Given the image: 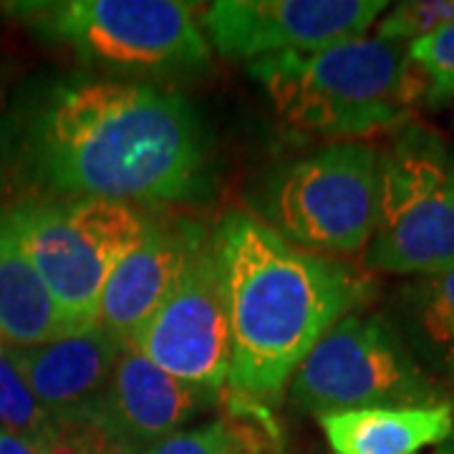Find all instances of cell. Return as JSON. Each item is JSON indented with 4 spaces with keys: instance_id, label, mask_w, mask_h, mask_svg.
I'll list each match as a JSON object with an SVG mask.
<instances>
[{
    "instance_id": "2",
    "label": "cell",
    "mask_w": 454,
    "mask_h": 454,
    "mask_svg": "<svg viewBox=\"0 0 454 454\" xmlns=\"http://www.w3.org/2000/svg\"><path fill=\"white\" fill-rule=\"evenodd\" d=\"M215 243L232 340L227 389L270 409L313 346L372 301V278L295 247L247 212H230Z\"/></svg>"
},
{
    "instance_id": "3",
    "label": "cell",
    "mask_w": 454,
    "mask_h": 454,
    "mask_svg": "<svg viewBox=\"0 0 454 454\" xmlns=\"http://www.w3.org/2000/svg\"><path fill=\"white\" fill-rule=\"evenodd\" d=\"M247 71L288 129L331 145L404 129L424 101L422 74L404 43L376 35L260 59Z\"/></svg>"
},
{
    "instance_id": "20",
    "label": "cell",
    "mask_w": 454,
    "mask_h": 454,
    "mask_svg": "<svg viewBox=\"0 0 454 454\" xmlns=\"http://www.w3.org/2000/svg\"><path fill=\"white\" fill-rule=\"evenodd\" d=\"M454 20V0H406L389 5L376 23V38L391 43H411Z\"/></svg>"
},
{
    "instance_id": "22",
    "label": "cell",
    "mask_w": 454,
    "mask_h": 454,
    "mask_svg": "<svg viewBox=\"0 0 454 454\" xmlns=\"http://www.w3.org/2000/svg\"><path fill=\"white\" fill-rule=\"evenodd\" d=\"M434 454H454V432L450 434V439H447V442H442V444H439L437 452Z\"/></svg>"
},
{
    "instance_id": "9",
    "label": "cell",
    "mask_w": 454,
    "mask_h": 454,
    "mask_svg": "<svg viewBox=\"0 0 454 454\" xmlns=\"http://www.w3.org/2000/svg\"><path fill=\"white\" fill-rule=\"evenodd\" d=\"M162 372L223 391L230 376V313L215 232L202 235L175 291L131 346Z\"/></svg>"
},
{
    "instance_id": "8",
    "label": "cell",
    "mask_w": 454,
    "mask_h": 454,
    "mask_svg": "<svg viewBox=\"0 0 454 454\" xmlns=\"http://www.w3.org/2000/svg\"><path fill=\"white\" fill-rule=\"evenodd\" d=\"M291 402L313 417L366 406H427L452 402L414 358L394 325L354 310L313 346L288 384Z\"/></svg>"
},
{
    "instance_id": "23",
    "label": "cell",
    "mask_w": 454,
    "mask_h": 454,
    "mask_svg": "<svg viewBox=\"0 0 454 454\" xmlns=\"http://www.w3.org/2000/svg\"><path fill=\"white\" fill-rule=\"evenodd\" d=\"M91 454H131V450H124V447H106V450H98V452Z\"/></svg>"
},
{
    "instance_id": "19",
    "label": "cell",
    "mask_w": 454,
    "mask_h": 454,
    "mask_svg": "<svg viewBox=\"0 0 454 454\" xmlns=\"http://www.w3.org/2000/svg\"><path fill=\"white\" fill-rule=\"evenodd\" d=\"M406 56L424 79V104L447 106L454 101V20L444 28L406 43Z\"/></svg>"
},
{
    "instance_id": "4",
    "label": "cell",
    "mask_w": 454,
    "mask_h": 454,
    "mask_svg": "<svg viewBox=\"0 0 454 454\" xmlns=\"http://www.w3.org/2000/svg\"><path fill=\"white\" fill-rule=\"evenodd\" d=\"M0 220L74 331L97 325L106 280L152 227L134 205L109 200H33Z\"/></svg>"
},
{
    "instance_id": "14",
    "label": "cell",
    "mask_w": 454,
    "mask_h": 454,
    "mask_svg": "<svg viewBox=\"0 0 454 454\" xmlns=\"http://www.w3.org/2000/svg\"><path fill=\"white\" fill-rule=\"evenodd\" d=\"M336 454H419L454 432V402L427 406H366L318 417Z\"/></svg>"
},
{
    "instance_id": "5",
    "label": "cell",
    "mask_w": 454,
    "mask_h": 454,
    "mask_svg": "<svg viewBox=\"0 0 454 454\" xmlns=\"http://www.w3.org/2000/svg\"><path fill=\"white\" fill-rule=\"evenodd\" d=\"M20 13L82 61L116 76H192L210 68L195 5L182 0L31 3Z\"/></svg>"
},
{
    "instance_id": "17",
    "label": "cell",
    "mask_w": 454,
    "mask_h": 454,
    "mask_svg": "<svg viewBox=\"0 0 454 454\" xmlns=\"http://www.w3.org/2000/svg\"><path fill=\"white\" fill-rule=\"evenodd\" d=\"M409 293L424 339L444 356L454 373V268L419 278Z\"/></svg>"
},
{
    "instance_id": "13",
    "label": "cell",
    "mask_w": 454,
    "mask_h": 454,
    "mask_svg": "<svg viewBox=\"0 0 454 454\" xmlns=\"http://www.w3.org/2000/svg\"><path fill=\"white\" fill-rule=\"evenodd\" d=\"M197 225H154L145 240L121 260L104 286L97 325L121 348L137 343L149 318L162 309L179 276L202 240Z\"/></svg>"
},
{
    "instance_id": "10",
    "label": "cell",
    "mask_w": 454,
    "mask_h": 454,
    "mask_svg": "<svg viewBox=\"0 0 454 454\" xmlns=\"http://www.w3.org/2000/svg\"><path fill=\"white\" fill-rule=\"evenodd\" d=\"M387 11L384 0H217L202 20L223 59L253 64L361 38Z\"/></svg>"
},
{
    "instance_id": "11",
    "label": "cell",
    "mask_w": 454,
    "mask_h": 454,
    "mask_svg": "<svg viewBox=\"0 0 454 454\" xmlns=\"http://www.w3.org/2000/svg\"><path fill=\"white\" fill-rule=\"evenodd\" d=\"M217 394L220 391L195 387L162 372L129 346L121 348L114 364L109 387L89 422V432L112 447L146 450L182 432L184 424L217 402Z\"/></svg>"
},
{
    "instance_id": "15",
    "label": "cell",
    "mask_w": 454,
    "mask_h": 454,
    "mask_svg": "<svg viewBox=\"0 0 454 454\" xmlns=\"http://www.w3.org/2000/svg\"><path fill=\"white\" fill-rule=\"evenodd\" d=\"M76 333L66 324L49 288L0 220V339L35 346Z\"/></svg>"
},
{
    "instance_id": "18",
    "label": "cell",
    "mask_w": 454,
    "mask_h": 454,
    "mask_svg": "<svg viewBox=\"0 0 454 454\" xmlns=\"http://www.w3.org/2000/svg\"><path fill=\"white\" fill-rule=\"evenodd\" d=\"M0 429L18 437L41 439L56 434L61 427L33 399L23 376L18 373L8 343L0 339Z\"/></svg>"
},
{
    "instance_id": "1",
    "label": "cell",
    "mask_w": 454,
    "mask_h": 454,
    "mask_svg": "<svg viewBox=\"0 0 454 454\" xmlns=\"http://www.w3.org/2000/svg\"><path fill=\"white\" fill-rule=\"evenodd\" d=\"M23 160L51 200L184 202L207 184V137L187 98L142 79H68L33 106Z\"/></svg>"
},
{
    "instance_id": "6",
    "label": "cell",
    "mask_w": 454,
    "mask_h": 454,
    "mask_svg": "<svg viewBox=\"0 0 454 454\" xmlns=\"http://www.w3.org/2000/svg\"><path fill=\"white\" fill-rule=\"evenodd\" d=\"M454 268V154L437 131L406 124L381 149L379 223L366 273L437 276Z\"/></svg>"
},
{
    "instance_id": "12",
    "label": "cell",
    "mask_w": 454,
    "mask_h": 454,
    "mask_svg": "<svg viewBox=\"0 0 454 454\" xmlns=\"http://www.w3.org/2000/svg\"><path fill=\"white\" fill-rule=\"evenodd\" d=\"M8 354L53 422L66 429H89L121 346L94 325L35 346L8 343Z\"/></svg>"
},
{
    "instance_id": "21",
    "label": "cell",
    "mask_w": 454,
    "mask_h": 454,
    "mask_svg": "<svg viewBox=\"0 0 454 454\" xmlns=\"http://www.w3.org/2000/svg\"><path fill=\"white\" fill-rule=\"evenodd\" d=\"M104 439L89 429H66L61 427L56 434L41 439L18 437L13 432L0 429V454H91L106 450Z\"/></svg>"
},
{
    "instance_id": "7",
    "label": "cell",
    "mask_w": 454,
    "mask_h": 454,
    "mask_svg": "<svg viewBox=\"0 0 454 454\" xmlns=\"http://www.w3.org/2000/svg\"><path fill=\"white\" fill-rule=\"evenodd\" d=\"M381 149L336 142L280 167L258 200L260 220L316 255L364 253L379 223Z\"/></svg>"
},
{
    "instance_id": "16",
    "label": "cell",
    "mask_w": 454,
    "mask_h": 454,
    "mask_svg": "<svg viewBox=\"0 0 454 454\" xmlns=\"http://www.w3.org/2000/svg\"><path fill=\"white\" fill-rule=\"evenodd\" d=\"M247 427L230 424L227 419L207 422L195 429H182L172 437L162 439L152 447H146L142 454H255L258 452V442L255 434H262L268 442H273L276 434H270L268 422H262L258 417H245Z\"/></svg>"
}]
</instances>
